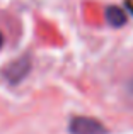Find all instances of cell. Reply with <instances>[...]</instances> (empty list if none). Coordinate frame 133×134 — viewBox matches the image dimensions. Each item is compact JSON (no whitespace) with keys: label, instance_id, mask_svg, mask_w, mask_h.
<instances>
[{"label":"cell","instance_id":"277c9868","mask_svg":"<svg viewBox=\"0 0 133 134\" xmlns=\"http://www.w3.org/2000/svg\"><path fill=\"white\" fill-rule=\"evenodd\" d=\"M2 44H3V36L0 34V48H2Z\"/></svg>","mask_w":133,"mask_h":134},{"label":"cell","instance_id":"7a4b0ae2","mask_svg":"<svg viewBox=\"0 0 133 134\" xmlns=\"http://www.w3.org/2000/svg\"><path fill=\"white\" fill-rule=\"evenodd\" d=\"M29 68H31L29 58H27V56H22V58L16 59L14 63H10V65L3 70V76H5L7 82H10V83H19L21 80L29 73Z\"/></svg>","mask_w":133,"mask_h":134},{"label":"cell","instance_id":"3957f363","mask_svg":"<svg viewBox=\"0 0 133 134\" xmlns=\"http://www.w3.org/2000/svg\"><path fill=\"white\" fill-rule=\"evenodd\" d=\"M106 20L113 27H121L126 24V14H125V10L121 7L111 5L106 9Z\"/></svg>","mask_w":133,"mask_h":134},{"label":"cell","instance_id":"6da1fadb","mask_svg":"<svg viewBox=\"0 0 133 134\" xmlns=\"http://www.w3.org/2000/svg\"><path fill=\"white\" fill-rule=\"evenodd\" d=\"M70 134H108V129L101 121L94 117H85V115H77L68 124Z\"/></svg>","mask_w":133,"mask_h":134}]
</instances>
